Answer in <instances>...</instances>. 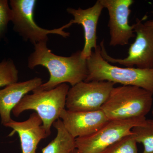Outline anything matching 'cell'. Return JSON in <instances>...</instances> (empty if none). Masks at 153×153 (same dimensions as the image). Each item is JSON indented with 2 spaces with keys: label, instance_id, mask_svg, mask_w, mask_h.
Masks as SVG:
<instances>
[{
  "label": "cell",
  "instance_id": "obj_4",
  "mask_svg": "<svg viewBox=\"0 0 153 153\" xmlns=\"http://www.w3.org/2000/svg\"><path fill=\"white\" fill-rule=\"evenodd\" d=\"M69 88L67 83H63L50 90L34 91L32 94L25 95L12 112L18 117L25 111H35L41 118L43 127L49 136L52 126L60 118L62 111L65 109Z\"/></svg>",
  "mask_w": 153,
  "mask_h": 153
},
{
  "label": "cell",
  "instance_id": "obj_19",
  "mask_svg": "<svg viewBox=\"0 0 153 153\" xmlns=\"http://www.w3.org/2000/svg\"><path fill=\"white\" fill-rule=\"evenodd\" d=\"M145 23H146V25L153 27V20H152V21H147V22H145Z\"/></svg>",
  "mask_w": 153,
  "mask_h": 153
},
{
  "label": "cell",
  "instance_id": "obj_20",
  "mask_svg": "<svg viewBox=\"0 0 153 153\" xmlns=\"http://www.w3.org/2000/svg\"><path fill=\"white\" fill-rule=\"evenodd\" d=\"M71 153H81L80 152H79L77 149H75L73 151V152H72Z\"/></svg>",
  "mask_w": 153,
  "mask_h": 153
},
{
  "label": "cell",
  "instance_id": "obj_8",
  "mask_svg": "<svg viewBox=\"0 0 153 153\" xmlns=\"http://www.w3.org/2000/svg\"><path fill=\"white\" fill-rule=\"evenodd\" d=\"M114 85L109 81H81L69 88L66 97V108L71 111L100 110Z\"/></svg>",
  "mask_w": 153,
  "mask_h": 153
},
{
  "label": "cell",
  "instance_id": "obj_9",
  "mask_svg": "<svg viewBox=\"0 0 153 153\" xmlns=\"http://www.w3.org/2000/svg\"><path fill=\"white\" fill-rule=\"evenodd\" d=\"M108 11V26L111 38L110 46L115 47L128 44L131 38L135 37L134 25L129 24L133 0H100Z\"/></svg>",
  "mask_w": 153,
  "mask_h": 153
},
{
  "label": "cell",
  "instance_id": "obj_7",
  "mask_svg": "<svg viewBox=\"0 0 153 153\" xmlns=\"http://www.w3.org/2000/svg\"><path fill=\"white\" fill-rule=\"evenodd\" d=\"M143 20L136 19L134 24L135 40L128 49V55L124 59H117L108 54L104 41L100 44L102 56L110 63H117L126 67L141 69L153 68V27L142 23Z\"/></svg>",
  "mask_w": 153,
  "mask_h": 153
},
{
  "label": "cell",
  "instance_id": "obj_13",
  "mask_svg": "<svg viewBox=\"0 0 153 153\" xmlns=\"http://www.w3.org/2000/svg\"><path fill=\"white\" fill-rule=\"evenodd\" d=\"M42 84L40 77L22 82H17L0 90V117L4 126L11 121V112L25 95Z\"/></svg>",
  "mask_w": 153,
  "mask_h": 153
},
{
  "label": "cell",
  "instance_id": "obj_14",
  "mask_svg": "<svg viewBox=\"0 0 153 153\" xmlns=\"http://www.w3.org/2000/svg\"><path fill=\"white\" fill-rule=\"evenodd\" d=\"M53 126L57 131V136L47 146L42 149V153H71L76 149L75 139L70 134L60 119L55 121Z\"/></svg>",
  "mask_w": 153,
  "mask_h": 153
},
{
  "label": "cell",
  "instance_id": "obj_5",
  "mask_svg": "<svg viewBox=\"0 0 153 153\" xmlns=\"http://www.w3.org/2000/svg\"><path fill=\"white\" fill-rule=\"evenodd\" d=\"M37 1L35 0H11L12 16L11 22L13 29L24 40L33 45L42 41H47L49 34H56L67 38L70 33L64 31L72 25L71 22L61 27L47 30L39 27L34 20V11Z\"/></svg>",
  "mask_w": 153,
  "mask_h": 153
},
{
  "label": "cell",
  "instance_id": "obj_11",
  "mask_svg": "<svg viewBox=\"0 0 153 153\" xmlns=\"http://www.w3.org/2000/svg\"><path fill=\"white\" fill-rule=\"evenodd\" d=\"M104 7L98 0L94 5L86 9L68 8L67 12L72 15L74 19L70 21L72 25H81L84 30V47L81 51V57L87 60L91 55L92 49L97 47V28L100 17Z\"/></svg>",
  "mask_w": 153,
  "mask_h": 153
},
{
  "label": "cell",
  "instance_id": "obj_21",
  "mask_svg": "<svg viewBox=\"0 0 153 153\" xmlns=\"http://www.w3.org/2000/svg\"><path fill=\"white\" fill-rule=\"evenodd\" d=\"M152 114L153 115V109H152Z\"/></svg>",
  "mask_w": 153,
  "mask_h": 153
},
{
  "label": "cell",
  "instance_id": "obj_6",
  "mask_svg": "<svg viewBox=\"0 0 153 153\" xmlns=\"http://www.w3.org/2000/svg\"><path fill=\"white\" fill-rule=\"evenodd\" d=\"M146 119L143 117L109 120L94 134L75 139L76 149L81 153H102L125 137L131 135L132 129Z\"/></svg>",
  "mask_w": 153,
  "mask_h": 153
},
{
  "label": "cell",
  "instance_id": "obj_15",
  "mask_svg": "<svg viewBox=\"0 0 153 153\" xmlns=\"http://www.w3.org/2000/svg\"><path fill=\"white\" fill-rule=\"evenodd\" d=\"M132 135L137 143L143 144L142 153H153V120L146 119L132 129Z\"/></svg>",
  "mask_w": 153,
  "mask_h": 153
},
{
  "label": "cell",
  "instance_id": "obj_3",
  "mask_svg": "<svg viewBox=\"0 0 153 153\" xmlns=\"http://www.w3.org/2000/svg\"><path fill=\"white\" fill-rule=\"evenodd\" d=\"M153 95L137 86L114 87L101 109L109 120L146 117L152 109Z\"/></svg>",
  "mask_w": 153,
  "mask_h": 153
},
{
  "label": "cell",
  "instance_id": "obj_10",
  "mask_svg": "<svg viewBox=\"0 0 153 153\" xmlns=\"http://www.w3.org/2000/svg\"><path fill=\"white\" fill-rule=\"evenodd\" d=\"M60 118L67 131L75 139L94 134L109 121L101 109L71 111L65 108Z\"/></svg>",
  "mask_w": 153,
  "mask_h": 153
},
{
  "label": "cell",
  "instance_id": "obj_2",
  "mask_svg": "<svg viewBox=\"0 0 153 153\" xmlns=\"http://www.w3.org/2000/svg\"><path fill=\"white\" fill-rule=\"evenodd\" d=\"M86 62L88 75L85 82L109 81L114 84L141 88L153 94V68L113 66L102 56L100 45L92 51Z\"/></svg>",
  "mask_w": 153,
  "mask_h": 153
},
{
  "label": "cell",
  "instance_id": "obj_17",
  "mask_svg": "<svg viewBox=\"0 0 153 153\" xmlns=\"http://www.w3.org/2000/svg\"><path fill=\"white\" fill-rule=\"evenodd\" d=\"M137 144L131 134L112 145L102 153H138Z\"/></svg>",
  "mask_w": 153,
  "mask_h": 153
},
{
  "label": "cell",
  "instance_id": "obj_18",
  "mask_svg": "<svg viewBox=\"0 0 153 153\" xmlns=\"http://www.w3.org/2000/svg\"><path fill=\"white\" fill-rule=\"evenodd\" d=\"M12 10L7 0H0V39L7 32L8 24L12 20Z\"/></svg>",
  "mask_w": 153,
  "mask_h": 153
},
{
  "label": "cell",
  "instance_id": "obj_1",
  "mask_svg": "<svg viewBox=\"0 0 153 153\" xmlns=\"http://www.w3.org/2000/svg\"><path fill=\"white\" fill-rule=\"evenodd\" d=\"M47 42L34 45L35 50L28 58L29 68L33 69L40 65L46 67L50 74L49 80L33 91L51 90L63 83H68L73 86L85 81L88 75L87 62L81 57V51L69 57L59 56L47 47Z\"/></svg>",
  "mask_w": 153,
  "mask_h": 153
},
{
  "label": "cell",
  "instance_id": "obj_16",
  "mask_svg": "<svg viewBox=\"0 0 153 153\" xmlns=\"http://www.w3.org/2000/svg\"><path fill=\"white\" fill-rule=\"evenodd\" d=\"M18 69L11 59H4L0 63V88L18 82Z\"/></svg>",
  "mask_w": 153,
  "mask_h": 153
},
{
  "label": "cell",
  "instance_id": "obj_12",
  "mask_svg": "<svg viewBox=\"0 0 153 153\" xmlns=\"http://www.w3.org/2000/svg\"><path fill=\"white\" fill-rule=\"evenodd\" d=\"M13 131L10 136L15 133L19 134L22 153L36 152L38 143L48 137L43 126V122L36 112L33 113L27 120L17 122L13 119L4 126Z\"/></svg>",
  "mask_w": 153,
  "mask_h": 153
}]
</instances>
